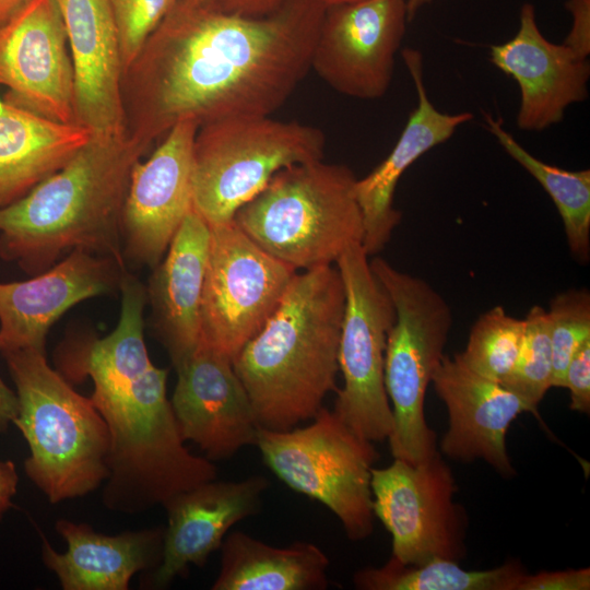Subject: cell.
<instances>
[{"mask_svg": "<svg viewBox=\"0 0 590 590\" xmlns=\"http://www.w3.org/2000/svg\"><path fill=\"white\" fill-rule=\"evenodd\" d=\"M324 10L286 0L240 16L179 0L122 76L128 132L150 146L185 119L271 116L311 70Z\"/></svg>", "mask_w": 590, "mask_h": 590, "instance_id": "cell-1", "label": "cell"}, {"mask_svg": "<svg viewBox=\"0 0 590 590\" xmlns=\"http://www.w3.org/2000/svg\"><path fill=\"white\" fill-rule=\"evenodd\" d=\"M118 323L107 335L64 342L56 363L67 380L90 377V397L110 437L104 505L137 514L216 479L217 469L185 446L167 398V368L155 366L144 341L145 286L129 272L120 290Z\"/></svg>", "mask_w": 590, "mask_h": 590, "instance_id": "cell-2", "label": "cell"}, {"mask_svg": "<svg viewBox=\"0 0 590 590\" xmlns=\"http://www.w3.org/2000/svg\"><path fill=\"white\" fill-rule=\"evenodd\" d=\"M149 148L129 132L92 137L60 169L0 208V258L31 276L76 249L127 269L122 209L132 168Z\"/></svg>", "mask_w": 590, "mask_h": 590, "instance_id": "cell-3", "label": "cell"}, {"mask_svg": "<svg viewBox=\"0 0 590 590\" xmlns=\"http://www.w3.org/2000/svg\"><path fill=\"white\" fill-rule=\"evenodd\" d=\"M344 306L335 264L297 271L274 312L234 358L260 427H296L337 391Z\"/></svg>", "mask_w": 590, "mask_h": 590, "instance_id": "cell-4", "label": "cell"}, {"mask_svg": "<svg viewBox=\"0 0 590 590\" xmlns=\"http://www.w3.org/2000/svg\"><path fill=\"white\" fill-rule=\"evenodd\" d=\"M2 354L19 401L13 424L30 449L28 479L51 504L95 491L109 475L110 437L92 400L48 364L44 351Z\"/></svg>", "mask_w": 590, "mask_h": 590, "instance_id": "cell-5", "label": "cell"}, {"mask_svg": "<svg viewBox=\"0 0 590 590\" xmlns=\"http://www.w3.org/2000/svg\"><path fill=\"white\" fill-rule=\"evenodd\" d=\"M356 177L322 160L286 167L235 214V224L259 247L297 271L334 264L364 227Z\"/></svg>", "mask_w": 590, "mask_h": 590, "instance_id": "cell-6", "label": "cell"}, {"mask_svg": "<svg viewBox=\"0 0 590 590\" xmlns=\"http://www.w3.org/2000/svg\"><path fill=\"white\" fill-rule=\"evenodd\" d=\"M371 271L396 311L385 352V387L393 427L388 437L396 459L411 463L435 452L436 437L424 416L425 393L444 354L452 326L446 299L427 281L394 268L387 260H369Z\"/></svg>", "mask_w": 590, "mask_h": 590, "instance_id": "cell-7", "label": "cell"}, {"mask_svg": "<svg viewBox=\"0 0 590 590\" xmlns=\"http://www.w3.org/2000/svg\"><path fill=\"white\" fill-rule=\"evenodd\" d=\"M323 132L271 116L217 120L198 128L192 208L211 226L232 222L280 170L323 158Z\"/></svg>", "mask_w": 590, "mask_h": 590, "instance_id": "cell-8", "label": "cell"}, {"mask_svg": "<svg viewBox=\"0 0 590 590\" xmlns=\"http://www.w3.org/2000/svg\"><path fill=\"white\" fill-rule=\"evenodd\" d=\"M304 427H260L256 446L264 464L291 489L324 505L347 538L362 541L374 530L370 476L378 452L333 411L321 408Z\"/></svg>", "mask_w": 590, "mask_h": 590, "instance_id": "cell-9", "label": "cell"}, {"mask_svg": "<svg viewBox=\"0 0 590 590\" xmlns=\"http://www.w3.org/2000/svg\"><path fill=\"white\" fill-rule=\"evenodd\" d=\"M334 264L343 282L345 306L338 354L343 386L335 391L332 411L356 435L381 441L393 427L384 370L394 307L362 244L350 246Z\"/></svg>", "mask_w": 590, "mask_h": 590, "instance_id": "cell-10", "label": "cell"}, {"mask_svg": "<svg viewBox=\"0 0 590 590\" xmlns=\"http://www.w3.org/2000/svg\"><path fill=\"white\" fill-rule=\"evenodd\" d=\"M296 272L234 221L211 225L199 345L233 362L274 312Z\"/></svg>", "mask_w": 590, "mask_h": 590, "instance_id": "cell-11", "label": "cell"}, {"mask_svg": "<svg viewBox=\"0 0 590 590\" xmlns=\"http://www.w3.org/2000/svg\"><path fill=\"white\" fill-rule=\"evenodd\" d=\"M371 469L373 512L392 536V557L403 565L464 552V514L453 502L451 470L435 452L417 463L393 458Z\"/></svg>", "mask_w": 590, "mask_h": 590, "instance_id": "cell-12", "label": "cell"}, {"mask_svg": "<svg viewBox=\"0 0 590 590\" xmlns=\"http://www.w3.org/2000/svg\"><path fill=\"white\" fill-rule=\"evenodd\" d=\"M406 0H361L326 8L311 70L338 93L384 96L405 33Z\"/></svg>", "mask_w": 590, "mask_h": 590, "instance_id": "cell-13", "label": "cell"}, {"mask_svg": "<svg viewBox=\"0 0 590 590\" xmlns=\"http://www.w3.org/2000/svg\"><path fill=\"white\" fill-rule=\"evenodd\" d=\"M0 85L4 101L75 123L73 66L55 0H28L0 25Z\"/></svg>", "mask_w": 590, "mask_h": 590, "instance_id": "cell-14", "label": "cell"}, {"mask_svg": "<svg viewBox=\"0 0 590 590\" xmlns=\"http://www.w3.org/2000/svg\"><path fill=\"white\" fill-rule=\"evenodd\" d=\"M198 128L192 119L177 122L150 157L133 166L121 222L126 262L153 269L192 210Z\"/></svg>", "mask_w": 590, "mask_h": 590, "instance_id": "cell-15", "label": "cell"}, {"mask_svg": "<svg viewBox=\"0 0 590 590\" xmlns=\"http://www.w3.org/2000/svg\"><path fill=\"white\" fill-rule=\"evenodd\" d=\"M175 370L170 404L185 442H194L211 461L256 446L260 425L231 359L199 345Z\"/></svg>", "mask_w": 590, "mask_h": 590, "instance_id": "cell-16", "label": "cell"}, {"mask_svg": "<svg viewBox=\"0 0 590 590\" xmlns=\"http://www.w3.org/2000/svg\"><path fill=\"white\" fill-rule=\"evenodd\" d=\"M126 272L110 258L76 249L28 280L0 283L1 353L45 352L46 337L63 314L85 299L119 291Z\"/></svg>", "mask_w": 590, "mask_h": 590, "instance_id": "cell-17", "label": "cell"}, {"mask_svg": "<svg viewBox=\"0 0 590 590\" xmlns=\"http://www.w3.org/2000/svg\"><path fill=\"white\" fill-rule=\"evenodd\" d=\"M269 486L262 475L239 481L214 479L168 499L163 505L167 527L162 560L148 573L143 586L164 589L187 574L190 565L203 567L234 524L260 511Z\"/></svg>", "mask_w": 590, "mask_h": 590, "instance_id": "cell-18", "label": "cell"}, {"mask_svg": "<svg viewBox=\"0 0 590 590\" xmlns=\"http://www.w3.org/2000/svg\"><path fill=\"white\" fill-rule=\"evenodd\" d=\"M73 66L74 122L95 138L128 133L122 66L110 0H55Z\"/></svg>", "mask_w": 590, "mask_h": 590, "instance_id": "cell-19", "label": "cell"}, {"mask_svg": "<svg viewBox=\"0 0 590 590\" xmlns=\"http://www.w3.org/2000/svg\"><path fill=\"white\" fill-rule=\"evenodd\" d=\"M489 61L520 87L516 121L521 130L542 131L560 122L569 105L588 96V59L564 43L547 40L531 3L521 7L517 34L504 44L491 46Z\"/></svg>", "mask_w": 590, "mask_h": 590, "instance_id": "cell-20", "label": "cell"}, {"mask_svg": "<svg viewBox=\"0 0 590 590\" xmlns=\"http://www.w3.org/2000/svg\"><path fill=\"white\" fill-rule=\"evenodd\" d=\"M432 384L449 415L441 451L461 461L483 459L500 474H512L506 446L508 428L519 414H536V409L502 384L467 367L457 355L442 356Z\"/></svg>", "mask_w": 590, "mask_h": 590, "instance_id": "cell-21", "label": "cell"}, {"mask_svg": "<svg viewBox=\"0 0 590 590\" xmlns=\"http://www.w3.org/2000/svg\"><path fill=\"white\" fill-rule=\"evenodd\" d=\"M414 82L417 106L391 152L364 178L355 181L364 235L362 247L367 256L380 252L389 243L402 215L394 208V192L404 172L422 155L449 140L459 126L473 119L471 113L447 114L430 102L423 81L422 54L414 48L401 51Z\"/></svg>", "mask_w": 590, "mask_h": 590, "instance_id": "cell-22", "label": "cell"}, {"mask_svg": "<svg viewBox=\"0 0 590 590\" xmlns=\"http://www.w3.org/2000/svg\"><path fill=\"white\" fill-rule=\"evenodd\" d=\"M210 225L193 210L187 214L146 288L151 326L177 369L200 343V305Z\"/></svg>", "mask_w": 590, "mask_h": 590, "instance_id": "cell-23", "label": "cell"}, {"mask_svg": "<svg viewBox=\"0 0 590 590\" xmlns=\"http://www.w3.org/2000/svg\"><path fill=\"white\" fill-rule=\"evenodd\" d=\"M55 528L67 551L56 552L42 536V556L63 590H127L137 573H150L162 560V528L108 535L68 519L58 520Z\"/></svg>", "mask_w": 590, "mask_h": 590, "instance_id": "cell-24", "label": "cell"}, {"mask_svg": "<svg viewBox=\"0 0 590 590\" xmlns=\"http://www.w3.org/2000/svg\"><path fill=\"white\" fill-rule=\"evenodd\" d=\"M91 138L78 123L59 122L0 98V208L60 169Z\"/></svg>", "mask_w": 590, "mask_h": 590, "instance_id": "cell-25", "label": "cell"}, {"mask_svg": "<svg viewBox=\"0 0 590 590\" xmlns=\"http://www.w3.org/2000/svg\"><path fill=\"white\" fill-rule=\"evenodd\" d=\"M212 590H324L329 558L316 544L275 547L243 531L227 533Z\"/></svg>", "mask_w": 590, "mask_h": 590, "instance_id": "cell-26", "label": "cell"}, {"mask_svg": "<svg viewBox=\"0 0 590 590\" xmlns=\"http://www.w3.org/2000/svg\"><path fill=\"white\" fill-rule=\"evenodd\" d=\"M488 131L503 149L544 188L564 224L567 246L580 263L590 260V170H567L529 153L503 127L500 118L484 114Z\"/></svg>", "mask_w": 590, "mask_h": 590, "instance_id": "cell-27", "label": "cell"}, {"mask_svg": "<svg viewBox=\"0 0 590 590\" xmlns=\"http://www.w3.org/2000/svg\"><path fill=\"white\" fill-rule=\"evenodd\" d=\"M524 574L516 562L487 570H465L452 559L403 565L391 556L381 567L356 571L353 581L363 590H516Z\"/></svg>", "mask_w": 590, "mask_h": 590, "instance_id": "cell-28", "label": "cell"}, {"mask_svg": "<svg viewBox=\"0 0 590 590\" xmlns=\"http://www.w3.org/2000/svg\"><path fill=\"white\" fill-rule=\"evenodd\" d=\"M523 331V319L494 306L477 317L464 351L456 355L473 371L502 384L516 364Z\"/></svg>", "mask_w": 590, "mask_h": 590, "instance_id": "cell-29", "label": "cell"}, {"mask_svg": "<svg viewBox=\"0 0 590 590\" xmlns=\"http://www.w3.org/2000/svg\"><path fill=\"white\" fill-rule=\"evenodd\" d=\"M520 351L516 364L502 382L532 408L552 387L553 355L546 309L534 305L528 311Z\"/></svg>", "mask_w": 590, "mask_h": 590, "instance_id": "cell-30", "label": "cell"}, {"mask_svg": "<svg viewBox=\"0 0 590 590\" xmlns=\"http://www.w3.org/2000/svg\"><path fill=\"white\" fill-rule=\"evenodd\" d=\"M553 355L552 387L563 388L575 353L590 341V293L586 287L556 294L546 310Z\"/></svg>", "mask_w": 590, "mask_h": 590, "instance_id": "cell-31", "label": "cell"}, {"mask_svg": "<svg viewBox=\"0 0 590 590\" xmlns=\"http://www.w3.org/2000/svg\"><path fill=\"white\" fill-rule=\"evenodd\" d=\"M179 0H110L116 24L122 76L148 38Z\"/></svg>", "mask_w": 590, "mask_h": 590, "instance_id": "cell-32", "label": "cell"}, {"mask_svg": "<svg viewBox=\"0 0 590 590\" xmlns=\"http://www.w3.org/2000/svg\"><path fill=\"white\" fill-rule=\"evenodd\" d=\"M563 388L570 393V410L590 411V341H587L571 357L564 375Z\"/></svg>", "mask_w": 590, "mask_h": 590, "instance_id": "cell-33", "label": "cell"}, {"mask_svg": "<svg viewBox=\"0 0 590 590\" xmlns=\"http://www.w3.org/2000/svg\"><path fill=\"white\" fill-rule=\"evenodd\" d=\"M590 569H568L524 574L516 590H589Z\"/></svg>", "mask_w": 590, "mask_h": 590, "instance_id": "cell-34", "label": "cell"}, {"mask_svg": "<svg viewBox=\"0 0 590 590\" xmlns=\"http://www.w3.org/2000/svg\"><path fill=\"white\" fill-rule=\"evenodd\" d=\"M566 7L574 21L564 44L587 58L590 51V0H568Z\"/></svg>", "mask_w": 590, "mask_h": 590, "instance_id": "cell-35", "label": "cell"}, {"mask_svg": "<svg viewBox=\"0 0 590 590\" xmlns=\"http://www.w3.org/2000/svg\"><path fill=\"white\" fill-rule=\"evenodd\" d=\"M204 8L240 16H263L276 11L286 0H190Z\"/></svg>", "mask_w": 590, "mask_h": 590, "instance_id": "cell-36", "label": "cell"}, {"mask_svg": "<svg viewBox=\"0 0 590 590\" xmlns=\"http://www.w3.org/2000/svg\"><path fill=\"white\" fill-rule=\"evenodd\" d=\"M17 471L11 460H0V520L14 505L12 498L17 488Z\"/></svg>", "mask_w": 590, "mask_h": 590, "instance_id": "cell-37", "label": "cell"}, {"mask_svg": "<svg viewBox=\"0 0 590 590\" xmlns=\"http://www.w3.org/2000/svg\"><path fill=\"white\" fill-rule=\"evenodd\" d=\"M0 341V352H1ZM19 412V401L15 391L9 388L0 377V432H5L13 423Z\"/></svg>", "mask_w": 590, "mask_h": 590, "instance_id": "cell-38", "label": "cell"}, {"mask_svg": "<svg viewBox=\"0 0 590 590\" xmlns=\"http://www.w3.org/2000/svg\"><path fill=\"white\" fill-rule=\"evenodd\" d=\"M28 0H0V25L8 21Z\"/></svg>", "mask_w": 590, "mask_h": 590, "instance_id": "cell-39", "label": "cell"}, {"mask_svg": "<svg viewBox=\"0 0 590 590\" xmlns=\"http://www.w3.org/2000/svg\"><path fill=\"white\" fill-rule=\"evenodd\" d=\"M432 0H406L408 20L409 22L415 16L420 9L430 3Z\"/></svg>", "mask_w": 590, "mask_h": 590, "instance_id": "cell-40", "label": "cell"}, {"mask_svg": "<svg viewBox=\"0 0 590 590\" xmlns=\"http://www.w3.org/2000/svg\"><path fill=\"white\" fill-rule=\"evenodd\" d=\"M324 8L333 7V5H340V4H346V3H353L361 0H312Z\"/></svg>", "mask_w": 590, "mask_h": 590, "instance_id": "cell-41", "label": "cell"}]
</instances>
